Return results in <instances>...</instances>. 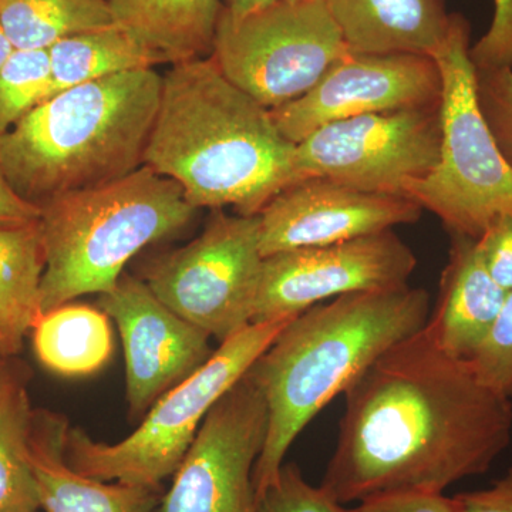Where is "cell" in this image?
I'll return each instance as SVG.
<instances>
[{"label":"cell","instance_id":"cell-1","mask_svg":"<svg viewBox=\"0 0 512 512\" xmlns=\"http://www.w3.org/2000/svg\"><path fill=\"white\" fill-rule=\"evenodd\" d=\"M320 487L346 505L394 493H444L487 473L512 439V400L426 330L396 343L345 392Z\"/></svg>","mask_w":512,"mask_h":512},{"label":"cell","instance_id":"cell-2","mask_svg":"<svg viewBox=\"0 0 512 512\" xmlns=\"http://www.w3.org/2000/svg\"><path fill=\"white\" fill-rule=\"evenodd\" d=\"M295 148L271 110L229 82L208 56L173 64L163 76L144 165L180 185L197 210L258 215L301 181Z\"/></svg>","mask_w":512,"mask_h":512},{"label":"cell","instance_id":"cell-3","mask_svg":"<svg viewBox=\"0 0 512 512\" xmlns=\"http://www.w3.org/2000/svg\"><path fill=\"white\" fill-rule=\"evenodd\" d=\"M430 296L410 285L356 292L293 318L248 375L268 410L254 468L256 498L278 477L302 430L396 343L426 326Z\"/></svg>","mask_w":512,"mask_h":512},{"label":"cell","instance_id":"cell-4","mask_svg":"<svg viewBox=\"0 0 512 512\" xmlns=\"http://www.w3.org/2000/svg\"><path fill=\"white\" fill-rule=\"evenodd\" d=\"M161 90L147 67L57 93L0 134V170L37 208L119 181L144 165Z\"/></svg>","mask_w":512,"mask_h":512},{"label":"cell","instance_id":"cell-5","mask_svg":"<svg viewBox=\"0 0 512 512\" xmlns=\"http://www.w3.org/2000/svg\"><path fill=\"white\" fill-rule=\"evenodd\" d=\"M197 211L180 185L147 165L114 183L47 202L39 217L42 315L77 296L110 292L133 256L183 229Z\"/></svg>","mask_w":512,"mask_h":512},{"label":"cell","instance_id":"cell-6","mask_svg":"<svg viewBox=\"0 0 512 512\" xmlns=\"http://www.w3.org/2000/svg\"><path fill=\"white\" fill-rule=\"evenodd\" d=\"M470 47V22L451 13L447 36L431 53L443 79L440 157L406 194L450 235L478 239L498 218L512 217V168L478 106Z\"/></svg>","mask_w":512,"mask_h":512},{"label":"cell","instance_id":"cell-7","mask_svg":"<svg viewBox=\"0 0 512 512\" xmlns=\"http://www.w3.org/2000/svg\"><path fill=\"white\" fill-rule=\"evenodd\" d=\"M296 316L252 322L220 343L205 365L153 404L133 434L99 443L67 430L66 461L83 476L161 488L190 450L212 407L242 379Z\"/></svg>","mask_w":512,"mask_h":512},{"label":"cell","instance_id":"cell-8","mask_svg":"<svg viewBox=\"0 0 512 512\" xmlns=\"http://www.w3.org/2000/svg\"><path fill=\"white\" fill-rule=\"evenodd\" d=\"M349 52L326 0H278L247 18L222 10L211 57L268 110L305 96Z\"/></svg>","mask_w":512,"mask_h":512},{"label":"cell","instance_id":"cell-9","mask_svg":"<svg viewBox=\"0 0 512 512\" xmlns=\"http://www.w3.org/2000/svg\"><path fill=\"white\" fill-rule=\"evenodd\" d=\"M259 215L214 210L200 237L158 258L146 284L178 316L222 343L251 325L261 285Z\"/></svg>","mask_w":512,"mask_h":512},{"label":"cell","instance_id":"cell-10","mask_svg":"<svg viewBox=\"0 0 512 512\" xmlns=\"http://www.w3.org/2000/svg\"><path fill=\"white\" fill-rule=\"evenodd\" d=\"M441 103L335 121L296 144L299 178H328L356 190L407 195L440 157Z\"/></svg>","mask_w":512,"mask_h":512},{"label":"cell","instance_id":"cell-11","mask_svg":"<svg viewBox=\"0 0 512 512\" xmlns=\"http://www.w3.org/2000/svg\"><path fill=\"white\" fill-rule=\"evenodd\" d=\"M266 429L264 397L247 373L205 417L161 512H255L254 468Z\"/></svg>","mask_w":512,"mask_h":512},{"label":"cell","instance_id":"cell-12","mask_svg":"<svg viewBox=\"0 0 512 512\" xmlns=\"http://www.w3.org/2000/svg\"><path fill=\"white\" fill-rule=\"evenodd\" d=\"M416 266L412 248L393 229L266 256L252 322L298 316L349 293L409 285Z\"/></svg>","mask_w":512,"mask_h":512},{"label":"cell","instance_id":"cell-13","mask_svg":"<svg viewBox=\"0 0 512 512\" xmlns=\"http://www.w3.org/2000/svg\"><path fill=\"white\" fill-rule=\"evenodd\" d=\"M436 60L413 53H346L305 96L271 110L282 136L301 143L335 121L441 103Z\"/></svg>","mask_w":512,"mask_h":512},{"label":"cell","instance_id":"cell-14","mask_svg":"<svg viewBox=\"0 0 512 512\" xmlns=\"http://www.w3.org/2000/svg\"><path fill=\"white\" fill-rule=\"evenodd\" d=\"M99 306L116 322L126 356L130 413L143 416L168 390L207 363L211 336L178 316L148 285L123 275Z\"/></svg>","mask_w":512,"mask_h":512},{"label":"cell","instance_id":"cell-15","mask_svg":"<svg viewBox=\"0 0 512 512\" xmlns=\"http://www.w3.org/2000/svg\"><path fill=\"white\" fill-rule=\"evenodd\" d=\"M423 208L407 195L356 190L328 178H303L259 212L264 258L289 249L339 244L419 221Z\"/></svg>","mask_w":512,"mask_h":512},{"label":"cell","instance_id":"cell-16","mask_svg":"<svg viewBox=\"0 0 512 512\" xmlns=\"http://www.w3.org/2000/svg\"><path fill=\"white\" fill-rule=\"evenodd\" d=\"M508 295L488 274L477 239L451 235L439 298L424 330L441 352L468 362L493 330Z\"/></svg>","mask_w":512,"mask_h":512},{"label":"cell","instance_id":"cell-17","mask_svg":"<svg viewBox=\"0 0 512 512\" xmlns=\"http://www.w3.org/2000/svg\"><path fill=\"white\" fill-rule=\"evenodd\" d=\"M69 423L59 414L33 412L30 463L45 512H154L160 488L107 483L77 473L66 461Z\"/></svg>","mask_w":512,"mask_h":512},{"label":"cell","instance_id":"cell-18","mask_svg":"<svg viewBox=\"0 0 512 512\" xmlns=\"http://www.w3.org/2000/svg\"><path fill=\"white\" fill-rule=\"evenodd\" d=\"M350 52L431 56L447 36L446 0H326Z\"/></svg>","mask_w":512,"mask_h":512},{"label":"cell","instance_id":"cell-19","mask_svg":"<svg viewBox=\"0 0 512 512\" xmlns=\"http://www.w3.org/2000/svg\"><path fill=\"white\" fill-rule=\"evenodd\" d=\"M114 20L146 45L161 64L211 56L221 0H109Z\"/></svg>","mask_w":512,"mask_h":512},{"label":"cell","instance_id":"cell-20","mask_svg":"<svg viewBox=\"0 0 512 512\" xmlns=\"http://www.w3.org/2000/svg\"><path fill=\"white\" fill-rule=\"evenodd\" d=\"M45 251L39 220L0 225V357L18 355L42 316Z\"/></svg>","mask_w":512,"mask_h":512},{"label":"cell","instance_id":"cell-21","mask_svg":"<svg viewBox=\"0 0 512 512\" xmlns=\"http://www.w3.org/2000/svg\"><path fill=\"white\" fill-rule=\"evenodd\" d=\"M49 60L50 97L104 77L161 64L119 23L64 37L50 47Z\"/></svg>","mask_w":512,"mask_h":512},{"label":"cell","instance_id":"cell-22","mask_svg":"<svg viewBox=\"0 0 512 512\" xmlns=\"http://www.w3.org/2000/svg\"><path fill=\"white\" fill-rule=\"evenodd\" d=\"M32 330L37 357L57 375H92L113 353L109 316L92 306L66 303L43 313Z\"/></svg>","mask_w":512,"mask_h":512},{"label":"cell","instance_id":"cell-23","mask_svg":"<svg viewBox=\"0 0 512 512\" xmlns=\"http://www.w3.org/2000/svg\"><path fill=\"white\" fill-rule=\"evenodd\" d=\"M15 49H50L64 37L113 25L109 0H0Z\"/></svg>","mask_w":512,"mask_h":512},{"label":"cell","instance_id":"cell-24","mask_svg":"<svg viewBox=\"0 0 512 512\" xmlns=\"http://www.w3.org/2000/svg\"><path fill=\"white\" fill-rule=\"evenodd\" d=\"M33 410L22 386L0 397V512H39V487L30 463Z\"/></svg>","mask_w":512,"mask_h":512},{"label":"cell","instance_id":"cell-25","mask_svg":"<svg viewBox=\"0 0 512 512\" xmlns=\"http://www.w3.org/2000/svg\"><path fill=\"white\" fill-rule=\"evenodd\" d=\"M49 97V49H16L0 67V134Z\"/></svg>","mask_w":512,"mask_h":512},{"label":"cell","instance_id":"cell-26","mask_svg":"<svg viewBox=\"0 0 512 512\" xmlns=\"http://www.w3.org/2000/svg\"><path fill=\"white\" fill-rule=\"evenodd\" d=\"M255 512H352L322 487L303 478L296 464H284L278 477L256 498Z\"/></svg>","mask_w":512,"mask_h":512},{"label":"cell","instance_id":"cell-27","mask_svg":"<svg viewBox=\"0 0 512 512\" xmlns=\"http://www.w3.org/2000/svg\"><path fill=\"white\" fill-rule=\"evenodd\" d=\"M478 106L512 168V69L476 70Z\"/></svg>","mask_w":512,"mask_h":512},{"label":"cell","instance_id":"cell-28","mask_svg":"<svg viewBox=\"0 0 512 512\" xmlns=\"http://www.w3.org/2000/svg\"><path fill=\"white\" fill-rule=\"evenodd\" d=\"M468 363L484 383L512 400V292L490 335Z\"/></svg>","mask_w":512,"mask_h":512},{"label":"cell","instance_id":"cell-29","mask_svg":"<svg viewBox=\"0 0 512 512\" xmlns=\"http://www.w3.org/2000/svg\"><path fill=\"white\" fill-rule=\"evenodd\" d=\"M476 70L512 69V0H494L490 29L470 47Z\"/></svg>","mask_w":512,"mask_h":512},{"label":"cell","instance_id":"cell-30","mask_svg":"<svg viewBox=\"0 0 512 512\" xmlns=\"http://www.w3.org/2000/svg\"><path fill=\"white\" fill-rule=\"evenodd\" d=\"M488 274L504 291L512 292V217L498 218L477 239Z\"/></svg>","mask_w":512,"mask_h":512},{"label":"cell","instance_id":"cell-31","mask_svg":"<svg viewBox=\"0 0 512 512\" xmlns=\"http://www.w3.org/2000/svg\"><path fill=\"white\" fill-rule=\"evenodd\" d=\"M352 512H454V503L444 493H394L362 501Z\"/></svg>","mask_w":512,"mask_h":512},{"label":"cell","instance_id":"cell-32","mask_svg":"<svg viewBox=\"0 0 512 512\" xmlns=\"http://www.w3.org/2000/svg\"><path fill=\"white\" fill-rule=\"evenodd\" d=\"M454 512H512V467L488 487L454 495Z\"/></svg>","mask_w":512,"mask_h":512},{"label":"cell","instance_id":"cell-33","mask_svg":"<svg viewBox=\"0 0 512 512\" xmlns=\"http://www.w3.org/2000/svg\"><path fill=\"white\" fill-rule=\"evenodd\" d=\"M40 208L20 198L0 170V225H23L37 221Z\"/></svg>","mask_w":512,"mask_h":512},{"label":"cell","instance_id":"cell-34","mask_svg":"<svg viewBox=\"0 0 512 512\" xmlns=\"http://www.w3.org/2000/svg\"><path fill=\"white\" fill-rule=\"evenodd\" d=\"M276 2L278 0H228V5L224 6V10L229 18L238 20L247 18L252 13L268 8Z\"/></svg>","mask_w":512,"mask_h":512},{"label":"cell","instance_id":"cell-35","mask_svg":"<svg viewBox=\"0 0 512 512\" xmlns=\"http://www.w3.org/2000/svg\"><path fill=\"white\" fill-rule=\"evenodd\" d=\"M16 386H19L18 380H16L15 375L10 370L5 357H0V397L5 396L6 393L15 389Z\"/></svg>","mask_w":512,"mask_h":512},{"label":"cell","instance_id":"cell-36","mask_svg":"<svg viewBox=\"0 0 512 512\" xmlns=\"http://www.w3.org/2000/svg\"><path fill=\"white\" fill-rule=\"evenodd\" d=\"M15 46L10 42L8 33H6L5 28H3L2 20H0V67L3 66L12 53L15 52Z\"/></svg>","mask_w":512,"mask_h":512},{"label":"cell","instance_id":"cell-37","mask_svg":"<svg viewBox=\"0 0 512 512\" xmlns=\"http://www.w3.org/2000/svg\"><path fill=\"white\" fill-rule=\"evenodd\" d=\"M288 2H302V0H288Z\"/></svg>","mask_w":512,"mask_h":512}]
</instances>
